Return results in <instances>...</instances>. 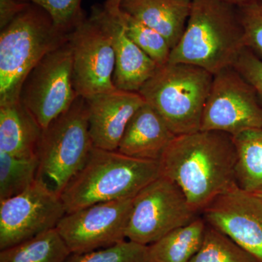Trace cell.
I'll list each match as a JSON object with an SVG mask.
<instances>
[{"mask_svg": "<svg viewBox=\"0 0 262 262\" xmlns=\"http://www.w3.org/2000/svg\"><path fill=\"white\" fill-rule=\"evenodd\" d=\"M233 136L199 130L176 136L160 160V173L175 183L196 213L235 186Z\"/></svg>", "mask_w": 262, "mask_h": 262, "instance_id": "6da1fadb", "label": "cell"}, {"mask_svg": "<svg viewBox=\"0 0 262 262\" xmlns=\"http://www.w3.org/2000/svg\"><path fill=\"white\" fill-rule=\"evenodd\" d=\"M246 48L237 7L222 0H192L185 29L168 63L195 66L214 75L233 67Z\"/></svg>", "mask_w": 262, "mask_h": 262, "instance_id": "7a4b0ae2", "label": "cell"}, {"mask_svg": "<svg viewBox=\"0 0 262 262\" xmlns=\"http://www.w3.org/2000/svg\"><path fill=\"white\" fill-rule=\"evenodd\" d=\"M160 176L159 161L94 147L84 166L61 193L66 213L96 203L134 198Z\"/></svg>", "mask_w": 262, "mask_h": 262, "instance_id": "3957f363", "label": "cell"}, {"mask_svg": "<svg viewBox=\"0 0 262 262\" xmlns=\"http://www.w3.org/2000/svg\"><path fill=\"white\" fill-rule=\"evenodd\" d=\"M47 12L29 3L0 33V103L20 99L24 81L46 55L68 42Z\"/></svg>", "mask_w": 262, "mask_h": 262, "instance_id": "277c9868", "label": "cell"}, {"mask_svg": "<svg viewBox=\"0 0 262 262\" xmlns=\"http://www.w3.org/2000/svg\"><path fill=\"white\" fill-rule=\"evenodd\" d=\"M213 75L186 63L160 67L139 94L176 136L201 130L202 117Z\"/></svg>", "mask_w": 262, "mask_h": 262, "instance_id": "5b68a950", "label": "cell"}, {"mask_svg": "<svg viewBox=\"0 0 262 262\" xmlns=\"http://www.w3.org/2000/svg\"><path fill=\"white\" fill-rule=\"evenodd\" d=\"M88 106L79 96L68 110L43 128L38 145V175L61 195L84 166L94 148Z\"/></svg>", "mask_w": 262, "mask_h": 262, "instance_id": "8992f818", "label": "cell"}, {"mask_svg": "<svg viewBox=\"0 0 262 262\" xmlns=\"http://www.w3.org/2000/svg\"><path fill=\"white\" fill-rule=\"evenodd\" d=\"M196 215L180 188L160 176L134 196L126 238L149 246L174 229L190 223Z\"/></svg>", "mask_w": 262, "mask_h": 262, "instance_id": "52a82bcc", "label": "cell"}, {"mask_svg": "<svg viewBox=\"0 0 262 262\" xmlns=\"http://www.w3.org/2000/svg\"><path fill=\"white\" fill-rule=\"evenodd\" d=\"M72 55V81L79 96L91 97L117 89L113 38L106 26L91 13L68 34Z\"/></svg>", "mask_w": 262, "mask_h": 262, "instance_id": "ba28073f", "label": "cell"}, {"mask_svg": "<svg viewBox=\"0 0 262 262\" xmlns=\"http://www.w3.org/2000/svg\"><path fill=\"white\" fill-rule=\"evenodd\" d=\"M72 81L69 42L51 52L27 76L20 100L45 128L72 106L77 98Z\"/></svg>", "mask_w": 262, "mask_h": 262, "instance_id": "9c48e42d", "label": "cell"}, {"mask_svg": "<svg viewBox=\"0 0 262 262\" xmlns=\"http://www.w3.org/2000/svg\"><path fill=\"white\" fill-rule=\"evenodd\" d=\"M66 213L61 195L37 176L23 192L0 201V251L56 228Z\"/></svg>", "mask_w": 262, "mask_h": 262, "instance_id": "30bf717a", "label": "cell"}, {"mask_svg": "<svg viewBox=\"0 0 262 262\" xmlns=\"http://www.w3.org/2000/svg\"><path fill=\"white\" fill-rule=\"evenodd\" d=\"M262 127V106L256 92L233 67L213 75L201 130L234 136Z\"/></svg>", "mask_w": 262, "mask_h": 262, "instance_id": "8fae6325", "label": "cell"}, {"mask_svg": "<svg viewBox=\"0 0 262 262\" xmlns=\"http://www.w3.org/2000/svg\"><path fill=\"white\" fill-rule=\"evenodd\" d=\"M134 198L96 203L66 213L56 228L72 253L113 246L127 239Z\"/></svg>", "mask_w": 262, "mask_h": 262, "instance_id": "7c38bea8", "label": "cell"}, {"mask_svg": "<svg viewBox=\"0 0 262 262\" xmlns=\"http://www.w3.org/2000/svg\"><path fill=\"white\" fill-rule=\"evenodd\" d=\"M208 225L262 262V194L236 184L217 196L202 212Z\"/></svg>", "mask_w": 262, "mask_h": 262, "instance_id": "4fadbf2b", "label": "cell"}, {"mask_svg": "<svg viewBox=\"0 0 262 262\" xmlns=\"http://www.w3.org/2000/svg\"><path fill=\"white\" fill-rule=\"evenodd\" d=\"M94 147L116 151L127 123L145 103L139 93L115 89L84 98Z\"/></svg>", "mask_w": 262, "mask_h": 262, "instance_id": "5bb4252c", "label": "cell"}, {"mask_svg": "<svg viewBox=\"0 0 262 262\" xmlns=\"http://www.w3.org/2000/svg\"><path fill=\"white\" fill-rule=\"evenodd\" d=\"M91 13L106 26L113 38L115 56L114 85L120 91L139 93L159 67L127 37L117 15L110 14L103 5H98L93 6Z\"/></svg>", "mask_w": 262, "mask_h": 262, "instance_id": "9a60e30c", "label": "cell"}, {"mask_svg": "<svg viewBox=\"0 0 262 262\" xmlns=\"http://www.w3.org/2000/svg\"><path fill=\"white\" fill-rule=\"evenodd\" d=\"M176 136L154 108L145 103L127 123L117 151L137 159L160 161Z\"/></svg>", "mask_w": 262, "mask_h": 262, "instance_id": "2e32d148", "label": "cell"}, {"mask_svg": "<svg viewBox=\"0 0 262 262\" xmlns=\"http://www.w3.org/2000/svg\"><path fill=\"white\" fill-rule=\"evenodd\" d=\"M192 0H122L120 10L159 32L173 49L187 25Z\"/></svg>", "mask_w": 262, "mask_h": 262, "instance_id": "e0dca14e", "label": "cell"}, {"mask_svg": "<svg viewBox=\"0 0 262 262\" xmlns=\"http://www.w3.org/2000/svg\"><path fill=\"white\" fill-rule=\"evenodd\" d=\"M43 128L20 99L0 103V151L18 158L37 155Z\"/></svg>", "mask_w": 262, "mask_h": 262, "instance_id": "ac0fdd59", "label": "cell"}, {"mask_svg": "<svg viewBox=\"0 0 262 262\" xmlns=\"http://www.w3.org/2000/svg\"><path fill=\"white\" fill-rule=\"evenodd\" d=\"M206 227V220L198 216L169 232L148 246L149 262H190L201 247Z\"/></svg>", "mask_w": 262, "mask_h": 262, "instance_id": "d6986e66", "label": "cell"}, {"mask_svg": "<svg viewBox=\"0 0 262 262\" xmlns=\"http://www.w3.org/2000/svg\"><path fill=\"white\" fill-rule=\"evenodd\" d=\"M235 180L241 189L262 194V127L233 136Z\"/></svg>", "mask_w": 262, "mask_h": 262, "instance_id": "ffe728a7", "label": "cell"}, {"mask_svg": "<svg viewBox=\"0 0 262 262\" xmlns=\"http://www.w3.org/2000/svg\"><path fill=\"white\" fill-rule=\"evenodd\" d=\"M72 254L56 228L0 251V262H65Z\"/></svg>", "mask_w": 262, "mask_h": 262, "instance_id": "44dd1931", "label": "cell"}, {"mask_svg": "<svg viewBox=\"0 0 262 262\" xmlns=\"http://www.w3.org/2000/svg\"><path fill=\"white\" fill-rule=\"evenodd\" d=\"M38 171L37 155L18 158L0 151V201L25 191L37 179Z\"/></svg>", "mask_w": 262, "mask_h": 262, "instance_id": "7402d4cb", "label": "cell"}, {"mask_svg": "<svg viewBox=\"0 0 262 262\" xmlns=\"http://www.w3.org/2000/svg\"><path fill=\"white\" fill-rule=\"evenodd\" d=\"M117 17L127 37L158 67H163L168 63L172 49L163 35L121 10Z\"/></svg>", "mask_w": 262, "mask_h": 262, "instance_id": "603a6c76", "label": "cell"}, {"mask_svg": "<svg viewBox=\"0 0 262 262\" xmlns=\"http://www.w3.org/2000/svg\"><path fill=\"white\" fill-rule=\"evenodd\" d=\"M190 262H258L228 236L207 224L203 244Z\"/></svg>", "mask_w": 262, "mask_h": 262, "instance_id": "cb8c5ba5", "label": "cell"}, {"mask_svg": "<svg viewBox=\"0 0 262 262\" xmlns=\"http://www.w3.org/2000/svg\"><path fill=\"white\" fill-rule=\"evenodd\" d=\"M65 262H149V248L129 239L84 253H72Z\"/></svg>", "mask_w": 262, "mask_h": 262, "instance_id": "d4e9b609", "label": "cell"}, {"mask_svg": "<svg viewBox=\"0 0 262 262\" xmlns=\"http://www.w3.org/2000/svg\"><path fill=\"white\" fill-rule=\"evenodd\" d=\"M32 3L42 8L51 17L55 27L60 32L70 34L84 20L85 13L81 7L82 0H18Z\"/></svg>", "mask_w": 262, "mask_h": 262, "instance_id": "484cf974", "label": "cell"}, {"mask_svg": "<svg viewBox=\"0 0 262 262\" xmlns=\"http://www.w3.org/2000/svg\"><path fill=\"white\" fill-rule=\"evenodd\" d=\"M237 8L246 48L262 59V3L256 0Z\"/></svg>", "mask_w": 262, "mask_h": 262, "instance_id": "4316f807", "label": "cell"}, {"mask_svg": "<svg viewBox=\"0 0 262 262\" xmlns=\"http://www.w3.org/2000/svg\"><path fill=\"white\" fill-rule=\"evenodd\" d=\"M233 68L256 92L262 106V59L246 48L234 63Z\"/></svg>", "mask_w": 262, "mask_h": 262, "instance_id": "83f0119b", "label": "cell"}, {"mask_svg": "<svg viewBox=\"0 0 262 262\" xmlns=\"http://www.w3.org/2000/svg\"><path fill=\"white\" fill-rule=\"evenodd\" d=\"M28 4L18 0H0V29H4Z\"/></svg>", "mask_w": 262, "mask_h": 262, "instance_id": "f1b7e54d", "label": "cell"}, {"mask_svg": "<svg viewBox=\"0 0 262 262\" xmlns=\"http://www.w3.org/2000/svg\"><path fill=\"white\" fill-rule=\"evenodd\" d=\"M122 0H106L103 4L105 10L113 15H117L120 12Z\"/></svg>", "mask_w": 262, "mask_h": 262, "instance_id": "f546056e", "label": "cell"}, {"mask_svg": "<svg viewBox=\"0 0 262 262\" xmlns=\"http://www.w3.org/2000/svg\"><path fill=\"white\" fill-rule=\"evenodd\" d=\"M222 1L234 5L236 7H241L253 3V2L256 1V0H222Z\"/></svg>", "mask_w": 262, "mask_h": 262, "instance_id": "4dcf8cb0", "label": "cell"}, {"mask_svg": "<svg viewBox=\"0 0 262 262\" xmlns=\"http://www.w3.org/2000/svg\"><path fill=\"white\" fill-rule=\"evenodd\" d=\"M258 2H260V3H262V0H258Z\"/></svg>", "mask_w": 262, "mask_h": 262, "instance_id": "1f68e13d", "label": "cell"}]
</instances>
